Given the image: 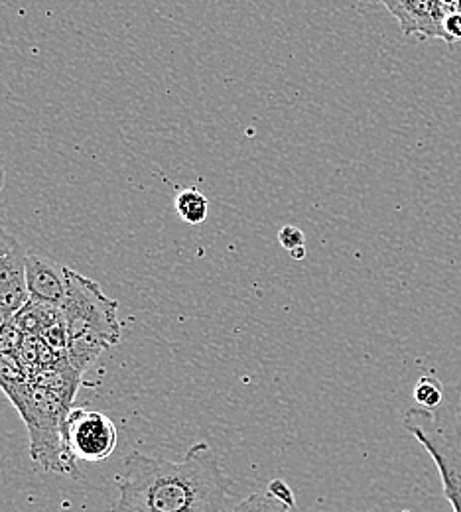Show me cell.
Here are the masks:
<instances>
[{
  "label": "cell",
  "instance_id": "cell-1",
  "mask_svg": "<svg viewBox=\"0 0 461 512\" xmlns=\"http://www.w3.org/2000/svg\"><path fill=\"white\" fill-rule=\"evenodd\" d=\"M233 479L207 442L180 461L131 451L111 512H223Z\"/></svg>",
  "mask_w": 461,
  "mask_h": 512
},
{
  "label": "cell",
  "instance_id": "cell-8",
  "mask_svg": "<svg viewBox=\"0 0 461 512\" xmlns=\"http://www.w3.org/2000/svg\"><path fill=\"white\" fill-rule=\"evenodd\" d=\"M26 286L32 302L62 310L67 292V266L40 253H28Z\"/></svg>",
  "mask_w": 461,
  "mask_h": 512
},
{
  "label": "cell",
  "instance_id": "cell-9",
  "mask_svg": "<svg viewBox=\"0 0 461 512\" xmlns=\"http://www.w3.org/2000/svg\"><path fill=\"white\" fill-rule=\"evenodd\" d=\"M60 320H62L60 310L32 302V300H28V304L12 318L24 337H42Z\"/></svg>",
  "mask_w": 461,
  "mask_h": 512
},
{
  "label": "cell",
  "instance_id": "cell-11",
  "mask_svg": "<svg viewBox=\"0 0 461 512\" xmlns=\"http://www.w3.org/2000/svg\"><path fill=\"white\" fill-rule=\"evenodd\" d=\"M446 394V384L434 377H422L414 386V400L422 410H434L442 404Z\"/></svg>",
  "mask_w": 461,
  "mask_h": 512
},
{
  "label": "cell",
  "instance_id": "cell-5",
  "mask_svg": "<svg viewBox=\"0 0 461 512\" xmlns=\"http://www.w3.org/2000/svg\"><path fill=\"white\" fill-rule=\"evenodd\" d=\"M119 442L115 422L89 408H71L66 420V446L77 461H105Z\"/></svg>",
  "mask_w": 461,
  "mask_h": 512
},
{
  "label": "cell",
  "instance_id": "cell-6",
  "mask_svg": "<svg viewBox=\"0 0 461 512\" xmlns=\"http://www.w3.org/2000/svg\"><path fill=\"white\" fill-rule=\"evenodd\" d=\"M28 251L0 227V318H14L30 300L26 286Z\"/></svg>",
  "mask_w": 461,
  "mask_h": 512
},
{
  "label": "cell",
  "instance_id": "cell-3",
  "mask_svg": "<svg viewBox=\"0 0 461 512\" xmlns=\"http://www.w3.org/2000/svg\"><path fill=\"white\" fill-rule=\"evenodd\" d=\"M402 422L434 459L446 499L454 512H461V386L446 384L438 408L422 410L414 406Z\"/></svg>",
  "mask_w": 461,
  "mask_h": 512
},
{
  "label": "cell",
  "instance_id": "cell-15",
  "mask_svg": "<svg viewBox=\"0 0 461 512\" xmlns=\"http://www.w3.org/2000/svg\"><path fill=\"white\" fill-rule=\"evenodd\" d=\"M268 493L274 495L278 501H284V503H288V505H296L290 487H288L284 481H280V479H276V481H272V483L268 485Z\"/></svg>",
  "mask_w": 461,
  "mask_h": 512
},
{
  "label": "cell",
  "instance_id": "cell-14",
  "mask_svg": "<svg viewBox=\"0 0 461 512\" xmlns=\"http://www.w3.org/2000/svg\"><path fill=\"white\" fill-rule=\"evenodd\" d=\"M444 34L448 44L461 42V8L458 0H450V10L444 18Z\"/></svg>",
  "mask_w": 461,
  "mask_h": 512
},
{
  "label": "cell",
  "instance_id": "cell-10",
  "mask_svg": "<svg viewBox=\"0 0 461 512\" xmlns=\"http://www.w3.org/2000/svg\"><path fill=\"white\" fill-rule=\"evenodd\" d=\"M176 211L188 225H201L209 215V201L198 188H188L176 197Z\"/></svg>",
  "mask_w": 461,
  "mask_h": 512
},
{
  "label": "cell",
  "instance_id": "cell-2",
  "mask_svg": "<svg viewBox=\"0 0 461 512\" xmlns=\"http://www.w3.org/2000/svg\"><path fill=\"white\" fill-rule=\"evenodd\" d=\"M117 310V300L105 296L97 282L67 268L66 300L60 312L66 325L67 361L79 375L121 341L123 323Z\"/></svg>",
  "mask_w": 461,
  "mask_h": 512
},
{
  "label": "cell",
  "instance_id": "cell-7",
  "mask_svg": "<svg viewBox=\"0 0 461 512\" xmlns=\"http://www.w3.org/2000/svg\"><path fill=\"white\" fill-rule=\"evenodd\" d=\"M385 8L395 16L404 36L438 38L446 42L444 18L450 0H385Z\"/></svg>",
  "mask_w": 461,
  "mask_h": 512
},
{
  "label": "cell",
  "instance_id": "cell-16",
  "mask_svg": "<svg viewBox=\"0 0 461 512\" xmlns=\"http://www.w3.org/2000/svg\"><path fill=\"white\" fill-rule=\"evenodd\" d=\"M2 323H4V318H0V329H2Z\"/></svg>",
  "mask_w": 461,
  "mask_h": 512
},
{
  "label": "cell",
  "instance_id": "cell-17",
  "mask_svg": "<svg viewBox=\"0 0 461 512\" xmlns=\"http://www.w3.org/2000/svg\"><path fill=\"white\" fill-rule=\"evenodd\" d=\"M458 2H460V8H461V0H458Z\"/></svg>",
  "mask_w": 461,
  "mask_h": 512
},
{
  "label": "cell",
  "instance_id": "cell-12",
  "mask_svg": "<svg viewBox=\"0 0 461 512\" xmlns=\"http://www.w3.org/2000/svg\"><path fill=\"white\" fill-rule=\"evenodd\" d=\"M233 512H300L296 505H288L278 501L270 493H253L245 501H241Z\"/></svg>",
  "mask_w": 461,
  "mask_h": 512
},
{
  "label": "cell",
  "instance_id": "cell-4",
  "mask_svg": "<svg viewBox=\"0 0 461 512\" xmlns=\"http://www.w3.org/2000/svg\"><path fill=\"white\" fill-rule=\"evenodd\" d=\"M28 428L30 457L46 471L77 477V461L66 446V420L71 402L46 386L30 384L12 400Z\"/></svg>",
  "mask_w": 461,
  "mask_h": 512
},
{
  "label": "cell",
  "instance_id": "cell-13",
  "mask_svg": "<svg viewBox=\"0 0 461 512\" xmlns=\"http://www.w3.org/2000/svg\"><path fill=\"white\" fill-rule=\"evenodd\" d=\"M278 243L296 260H302L306 256V237H304V231L294 227V225H286V227L280 229Z\"/></svg>",
  "mask_w": 461,
  "mask_h": 512
}]
</instances>
